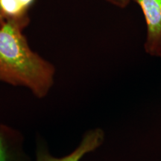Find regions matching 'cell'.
<instances>
[{
  "instance_id": "cell-1",
  "label": "cell",
  "mask_w": 161,
  "mask_h": 161,
  "mask_svg": "<svg viewBox=\"0 0 161 161\" xmlns=\"http://www.w3.org/2000/svg\"><path fill=\"white\" fill-rule=\"evenodd\" d=\"M25 27L13 21L0 25V82L24 86L43 98L53 86L55 68L31 49L23 32Z\"/></svg>"
},
{
  "instance_id": "cell-2",
  "label": "cell",
  "mask_w": 161,
  "mask_h": 161,
  "mask_svg": "<svg viewBox=\"0 0 161 161\" xmlns=\"http://www.w3.org/2000/svg\"><path fill=\"white\" fill-rule=\"evenodd\" d=\"M104 140V132L99 128L90 129L84 134L79 144L70 154L58 158L49 152L46 142L37 140L36 161H80L86 154L91 153L102 146Z\"/></svg>"
},
{
  "instance_id": "cell-3",
  "label": "cell",
  "mask_w": 161,
  "mask_h": 161,
  "mask_svg": "<svg viewBox=\"0 0 161 161\" xmlns=\"http://www.w3.org/2000/svg\"><path fill=\"white\" fill-rule=\"evenodd\" d=\"M140 6L147 27L145 50L148 55L158 57L161 46V0H130Z\"/></svg>"
},
{
  "instance_id": "cell-4",
  "label": "cell",
  "mask_w": 161,
  "mask_h": 161,
  "mask_svg": "<svg viewBox=\"0 0 161 161\" xmlns=\"http://www.w3.org/2000/svg\"><path fill=\"white\" fill-rule=\"evenodd\" d=\"M19 130L0 124V161H31Z\"/></svg>"
},
{
  "instance_id": "cell-5",
  "label": "cell",
  "mask_w": 161,
  "mask_h": 161,
  "mask_svg": "<svg viewBox=\"0 0 161 161\" xmlns=\"http://www.w3.org/2000/svg\"><path fill=\"white\" fill-rule=\"evenodd\" d=\"M29 10L22 0H0V23L13 21L28 26Z\"/></svg>"
},
{
  "instance_id": "cell-6",
  "label": "cell",
  "mask_w": 161,
  "mask_h": 161,
  "mask_svg": "<svg viewBox=\"0 0 161 161\" xmlns=\"http://www.w3.org/2000/svg\"><path fill=\"white\" fill-rule=\"evenodd\" d=\"M109 3L114 4V5L118 6V7L124 8L129 3L130 0H106Z\"/></svg>"
},
{
  "instance_id": "cell-7",
  "label": "cell",
  "mask_w": 161,
  "mask_h": 161,
  "mask_svg": "<svg viewBox=\"0 0 161 161\" xmlns=\"http://www.w3.org/2000/svg\"><path fill=\"white\" fill-rule=\"evenodd\" d=\"M158 57L161 58V46H160V49H159V52H158Z\"/></svg>"
},
{
  "instance_id": "cell-8",
  "label": "cell",
  "mask_w": 161,
  "mask_h": 161,
  "mask_svg": "<svg viewBox=\"0 0 161 161\" xmlns=\"http://www.w3.org/2000/svg\"><path fill=\"white\" fill-rule=\"evenodd\" d=\"M2 25V23H0V25Z\"/></svg>"
}]
</instances>
